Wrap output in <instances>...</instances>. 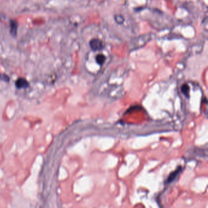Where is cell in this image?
<instances>
[{"mask_svg":"<svg viewBox=\"0 0 208 208\" xmlns=\"http://www.w3.org/2000/svg\"><path fill=\"white\" fill-rule=\"evenodd\" d=\"M90 47L93 51L101 50L103 48V42L98 39H93L90 41Z\"/></svg>","mask_w":208,"mask_h":208,"instance_id":"1","label":"cell"},{"mask_svg":"<svg viewBox=\"0 0 208 208\" xmlns=\"http://www.w3.org/2000/svg\"><path fill=\"white\" fill-rule=\"evenodd\" d=\"M18 22L16 20H11L10 21V33L13 36H16L18 30Z\"/></svg>","mask_w":208,"mask_h":208,"instance_id":"2","label":"cell"},{"mask_svg":"<svg viewBox=\"0 0 208 208\" xmlns=\"http://www.w3.org/2000/svg\"><path fill=\"white\" fill-rule=\"evenodd\" d=\"M16 86L19 89L26 88L29 87L28 82L25 78H19L16 82Z\"/></svg>","mask_w":208,"mask_h":208,"instance_id":"3","label":"cell"},{"mask_svg":"<svg viewBox=\"0 0 208 208\" xmlns=\"http://www.w3.org/2000/svg\"><path fill=\"white\" fill-rule=\"evenodd\" d=\"M96 61L97 63L100 65H102L104 64V63L106 61V57L104 55L99 54L96 56Z\"/></svg>","mask_w":208,"mask_h":208,"instance_id":"4","label":"cell"},{"mask_svg":"<svg viewBox=\"0 0 208 208\" xmlns=\"http://www.w3.org/2000/svg\"><path fill=\"white\" fill-rule=\"evenodd\" d=\"M181 170V167H179V168H178L176 171H175V172L172 173L170 175V176L168 177V182H170L173 181L175 179V178L177 176V175L179 173Z\"/></svg>","mask_w":208,"mask_h":208,"instance_id":"5","label":"cell"},{"mask_svg":"<svg viewBox=\"0 0 208 208\" xmlns=\"http://www.w3.org/2000/svg\"><path fill=\"white\" fill-rule=\"evenodd\" d=\"M114 18H115V20L116 21V22L118 24H122L124 22V19L122 16L116 15Z\"/></svg>","mask_w":208,"mask_h":208,"instance_id":"6","label":"cell"},{"mask_svg":"<svg viewBox=\"0 0 208 208\" xmlns=\"http://www.w3.org/2000/svg\"><path fill=\"white\" fill-rule=\"evenodd\" d=\"M0 79H3L5 81H8L9 78V77L6 75H2V74H0Z\"/></svg>","mask_w":208,"mask_h":208,"instance_id":"7","label":"cell"},{"mask_svg":"<svg viewBox=\"0 0 208 208\" xmlns=\"http://www.w3.org/2000/svg\"><path fill=\"white\" fill-rule=\"evenodd\" d=\"M0 20H1V17H0Z\"/></svg>","mask_w":208,"mask_h":208,"instance_id":"8","label":"cell"}]
</instances>
